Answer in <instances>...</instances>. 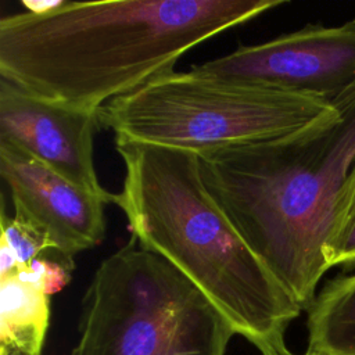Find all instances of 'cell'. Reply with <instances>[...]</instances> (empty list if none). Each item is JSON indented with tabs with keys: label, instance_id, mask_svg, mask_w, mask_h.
Listing matches in <instances>:
<instances>
[{
	"label": "cell",
	"instance_id": "12",
	"mask_svg": "<svg viewBox=\"0 0 355 355\" xmlns=\"http://www.w3.org/2000/svg\"><path fill=\"white\" fill-rule=\"evenodd\" d=\"M329 266L355 270V182L348 193L329 254Z\"/></svg>",
	"mask_w": 355,
	"mask_h": 355
},
{
	"label": "cell",
	"instance_id": "2",
	"mask_svg": "<svg viewBox=\"0 0 355 355\" xmlns=\"http://www.w3.org/2000/svg\"><path fill=\"white\" fill-rule=\"evenodd\" d=\"M333 103V114L293 135L197 154L212 197L302 311L330 269L355 182V83Z\"/></svg>",
	"mask_w": 355,
	"mask_h": 355
},
{
	"label": "cell",
	"instance_id": "3",
	"mask_svg": "<svg viewBox=\"0 0 355 355\" xmlns=\"http://www.w3.org/2000/svg\"><path fill=\"white\" fill-rule=\"evenodd\" d=\"M125 164L116 204L137 243L172 263L261 355L284 341L301 308L276 282L207 189L196 153L115 143Z\"/></svg>",
	"mask_w": 355,
	"mask_h": 355
},
{
	"label": "cell",
	"instance_id": "6",
	"mask_svg": "<svg viewBox=\"0 0 355 355\" xmlns=\"http://www.w3.org/2000/svg\"><path fill=\"white\" fill-rule=\"evenodd\" d=\"M194 73L334 100L355 83V21L306 25L272 40L240 46L196 65Z\"/></svg>",
	"mask_w": 355,
	"mask_h": 355
},
{
	"label": "cell",
	"instance_id": "7",
	"mask_svg": "<svg viewBox=\"0 0 355 355\" xmlns=\"http://www.w3.org/2000/svg\"><path fill=\"white\" fill-rule=\"evenodd\" d=\"M100 111L49 101L0 78V140L114 204L115 194L100 184L93 161Z\"/></svg>",
	"mask_w": 355,
	"mask_h": 355
},
{
	"label": "cell",
	"instance_id": "14",
	"mask_svg": "<svg viewBox=\"0 0 355 355\" xmlns=\"http://www.w3.org/2000/svg\"><path fill=\"white\" fill-rule=\"evenodd\" d=\"M354 21H355V17H354Z\"/></svg>",
	"mask_w": 355,
	"mask_h": 355
},
{
	"label": "cell",
	"instance_id": "13",
	"mask_svg": "<svg viewBox=\"0 0 355 355\" xmlns=\"http://www.w3.org/2000/svg\"><path fill=\"white\" fill-rule=\"evenodd\" d=\"M304 355H311V354H306V352H305V354H304Z\"/></svg>",
	"mask_w": 355,
	"mask_h": 355
},
{
	"label": "cell",
	"instance_id": "4",
	"mask_svg": "<svg viewBox=\"0 0 355 355\" xmlns=\"http://www.w3.org/2000/svg\"><path fill=\"white\" fill-rule=\"evenodd\" d=\"M336 111L324 97L166 72L107 103L101 125L115 143L201 154L300 132Z\"/></svg>",
	"mask_w": 355,
	"mask_h": 355
},
{
	"label": "cell",
	"instance_id": "11",
	"mask_svg": "<svg viewBox=\"0 0 355 355\" xmlns=\"http://www.w3.org/2000/svg\"><path fill=\"white\" fill-rule=\"evenodd\" d=\"M14 254L19 268L29 265L32 261L51 250L47 239L28 222L7 216L1 209V241Z\"/></svg>",
	"mask_w": 355,
	"mask_h": 355
},
{
	"label": "cell",
	"instance_id": "10",
	"mask_svg": "<svg viewBox=\"0 0 355 355\" xmlns=\"http://www.w3.org/2000/svg\"><path fill=\"white\" fill-rule=\"evenodd\" d=\"M306 313V354L355 355V270L329 280Z\"/></svg>",
	"mask_w": 355,
	"mask_h": 355
},
{
	"label": "cell",
	"instance_id": "5",
	"mask_svg": "<svg viewBox=\"0 0 355 355\" xmlns=\"http://www.w3.org/2000/svg\"><path fill=\"white\" fill-rule=\"evenodd\" d=\"M234 334L201 290L130 236L96 269L69 355H225Z\"/></svg>",
	"mask_w": 355,
	"mask_h": 355
},
{
	"label": "cell",
	"instance_id": "1",
	"mask_svg": "<svg viewBox=\"0 0 355 355\" xmlns=\"http://www.w3.org/2000/svg\"><path fill=\"white\" fill-rule=\"evenodd\" d=\"M286 0L29 3L0 19V78L80 110L173 71L193 47Z\"/></svg>",
	"mask_w": 355,
	"mask_h": 355
},
{
	"label": "cell",
	"instance_id": "8",
	"mask_svg": "<svg viewBox=\"0 0 355 355\" xmlns=\"http://www.w3.org/2000/svg\"><path fill=\"white\" fill-rule=\"evenodd\" d=\"M0 175L11 193L14 216L37 229L60 257L72 261L75 254L103 241L108 202L100 196L1 140Z\"/></svg>",
	"mask_w": 355,
	"mask_h": 355
},
{
	"label": "cell",
	"instance_id": "9",
	"mask_svg": "<svg viewBox=\"0 0 355 355\" xmlns=\"http://www.w3.org/2000/svg\"><path fill=\"white\" fill-rule=\"evenodd\" d=\"M50 297L32 262L0 277V355H42Z\"/></svg>",
	"mask_w": 355,
	"mask_h": 355
},
{
	"label": "cell",
	"instance_id": "15",
	"mask_svg": "<svg viewBox=\"0 0 355 355\" xmlns=\"http://www.w3.org/2000/svg\"><path fill=\"white\" fill-rule=\"evenodd\" d=\"M11 355H12V354H11Z\"/></svg>",
	"mask_w": 355,
	"mask_h": 355
}]
</instances>
